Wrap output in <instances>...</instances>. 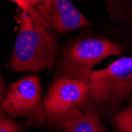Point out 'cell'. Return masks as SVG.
Masks as SVG:
<instances>
[{
	"mask_svg": "<svg viewBox=\"0 0 132 132\" xmlns=\"http://www.w3.org/2000/svg\"><path fill=\"white\" fill-rule=\"evenodd\" d=\"M19 30L8 66L16 72L52 70L55 63L58 44L43 24L19 9Z\"/></svg>",
	"mask_w": 132,
	"mask_h": 132,
	"instance_id": "1",
	"label": "cell"
},
{
	"mask_svg": "<svg viewBox=\"0 0 132 132\" xmlns=\"http://www.w3.org/2000/svg\"><path fill=\"white\" fill-rule=\"evenodd\" d=\"M89 87V108L110 122L132 93V56L120 57L104 69L93 70Z\"/></svg>",
	"mask_w": 132,
	"mask_h": 132,
	"instance_id": "2",
	"label": "cell"
},
{
	"mask_svg": "<svg viewBox=\"0 0 132 132\" xmlns=\"http://www.w3.org/2000/svg\"><path fill=\"white\" fill-rule=\"evenodd\" d=\"M44 104L48 125L62 130L88 109L89 84L66 78H57L47 89L44 97Z\"/></svg>",
	"mask_w": 132,
	"mask_h": 132,
	"instance_id": "3",
	"label": "cell"
},
{
	"mask_svg": "<svg viewBox=\"0 0 132 132\" xmlns=\"http://www.w3.org/2000/svg\"><path fill=\"white\" fill-rule=\"evenodd\" d=\"M124 46L101 38H88L66 47L58 66L56 78H66L87 84L94 67L104 59L123 54Z\"/></svg>",
	"mask_w": 132,
	"mask_h": 132,
	"instance_id": "4",
	"label": "cell"
},
{
	"mask_svg": "<svg viewBox=\"0 0 132 132\" xmlns=\"http://www.w3.org/2000/svg\"><path fill=\"white\" fill-rule=\"evenodd\" d=\"M3 110L13 119L26 117L29 126H42L47 120L39 78L29 75L10 84L3 102Z\"/></svg>",
	"mask_w": 132,
	"mask_h": 132,
	"instance_id": "5",
	"label": "cell"
},
{
	"mask_svg": "<svg viewBox=\"0 0 132 132\" xmlns=\"http://www.w3.org/2000/svg\"><path fill=\"white\" fill-rule=\"evenodd\" d=\"M35 9L42 18L46 28L60 32L92 26L70 0H46Z\"/></svg>",
	"mask_w": 132,
	"mask_h": 132,
	"instance_id": "6",
	"label": "cell"
},
{
	"mask_svg": "<svg viewBox=\"0 0 132 132\" xmlns=\"http://www.w3.org/2000/svg\"><path fill=\"white\" fill-rule=\"evenodd\" d=\"M63 132H106V129L97 112L91 108L75 120L66 125Z\"/></svg>",
	"mask_w": 132,
	"mask_h": 132,
	"instance_id": "7",
	"label": "cell"
},
{
	"mask_svg": "<svg viewBox=\"0 0 132 132\" xmlns=\"http://www.w3.org/2000/svg\"><path fill=\"white\" fill-rule=\"evenodd\" d=\"M110 122L113 132H132V104L120 108Z\"/></svg>",
	"mask_w": 132,
	"mask_h": 132,
	"instance_id": "8",
	"label": "cell"
},
{
	"mask_svg": "<svg viewBox=\"0 0 132 132\" xmlns=\"http://www.w3.org/2000/svg\"><path fill=\"white\" fill-rule=\"evenodd\" d=\"M29 127L27 121H15L6 115L0 119V132H25Z\"/></svg>",
	"mask_w": 132,
	"mask_h": 132,
	"instance_id": "9",
	"label": "cell"
},
{
	"mask_svg": "<svg viewBox=\"0 0 132 132\" xmlns=\"http://www.w3.org/2000/svg\"><path fill=\"white\" fill-rule=\"evenodd\" d=\"M11 1L14 2L15 3H17L20 9H21L22 10H24L25 12H26V13L28 14H29L30 16H32V18H34L35 19L38 20L39 21H40L43 25L45 26L44 25V22L42 19V18L40 17V15L39 14V13L37 12V10H36L34 7H32V6H30L27 2L26 0H11ZM46 27V26H45Z\"/></svg>",
	"mask_w": 132,
	"mask_h": 132,
	"instance_id": "10",
	"label": "cell"
},
{
	"mask_svg": "<svg viewBox=\"0 0 132 132\" xmlns=\"http://www.w3.org/2000/svg\"><path fill=\"white\" fill-rule=\"evenodd\" d=\"M7 87L6 83L0 72V119L6 116L3 110V102L5 101L6 96L7 93Z\"/></svg>",
	"mask_w": 132,
	"mask_h": 132,
	"instance_id": "11",
	"label": "cell"
},
{
	"mask_svg": "<svg viewBox=\"0 0 132 132\" xmlns=\"http://www.w3.org/2000/svg\"><path fill=\"white\" fill-rule=\"evenodd\" d=\"M45 1H46V0H26V2L34 8H35V6H37V5H40L41 3H43Z\"/></svg>",
	"mask_w": 132,
	"mask_h": 132,
	"instance_id": "12",
	"label": "cell"
},
{
	"mask_svg": "<svg viewBox=\"0 0 132 132\" xmlns=\"http://www.w3.org/2000/svg\"><path fill=\"white\" fill-rule=\"evenodd\" d=\"M130 104H132V93H130V95L129 96V97L127 98V100Z\"/></svg>",
	"mask_w": 132,
	"mask_h": 132,
	"instance_id": "13",
	"label": "cell"
}]
</instances>
